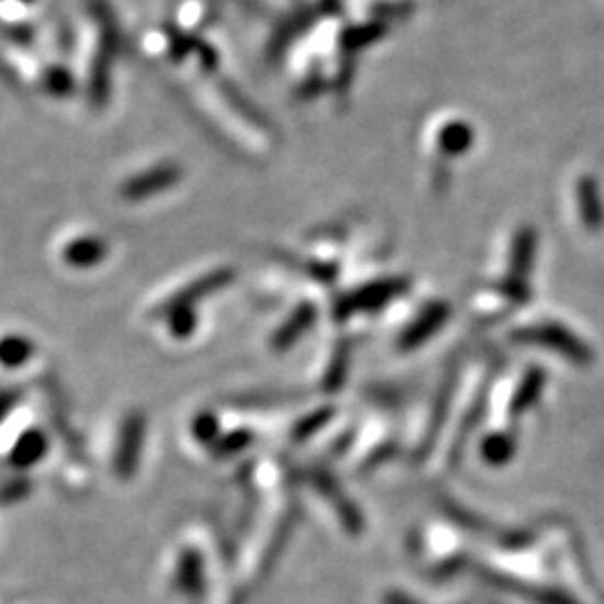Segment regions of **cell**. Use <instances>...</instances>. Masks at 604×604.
Instances as JSON below:
<instances>
[{
    "mask_svg": "<svg viewBox=\"0 0 604 604\" xmlns=\"http://www.w3.org/2000/svg\"><path fill=\"white\" fill-rule=\"evenodd\" d=\"M580 198H582V204H586V222L591 226H597V220L602 222V213L593 206L595 200H597V195H595V189H593V184H591L589 179L580 181Z\"/></svg>",
    "mask_w": 604,
    "mask_h": 604,
    "instance_id": "cell-3",
    "label": "cell"
},
{
    "mask_svg": "<svg viewBox=\"0 0 604 604\" xmlns=\"http://www.w3.org/2000/svg\"><path fill=\"white\" fill-rule=\"evenodd\" d=\"M56 254H58L60 262H66L75 269H88L101 260L103 245H101V239H97L92 235H75L66 242H60Z\"/></svg>",
    "mask_w": 604,
    "mask_h": 604,
    "instance_id": "cell-2",
    "label": "cell"
},
{
    "mask_svg": "<svg viewBox=\"0 0 604 604\" xmlns=\"http://www.w3.org/2000/svg\"><path fill=\"white\" fill-rule=\"evenodd\" d=\"M36 356V343L21 332L0 334V372L25 370Z\"/></svg>",
    "mask_w": 604,
    "mask_h": 604,
    "instance_id": "cell-1",
    "label": "cell"
}]
</instances>
